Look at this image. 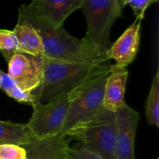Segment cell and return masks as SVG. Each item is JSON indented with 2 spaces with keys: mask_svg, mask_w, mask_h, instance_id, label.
<instances>
[{
  "mask_svg": "<svg viewBox=\"0 0 159 159\" xmlns=\"http://www.w3.org/2000/svg\"><path fill=\"white\" fill-rule=\"evenodd\" d=\"M110 62H64L43 57V80L31 93L34 103H45L76 91L98 76L109 72ZM32 104V105H33Z\"/></svg>",
  "mask_w": 159,
  "mask_h": 159,
  "instance_id": "6da1fadb",
  "label": "cell"
},
{
  "mask_svg": "<svg viewBox=\"0 0 159 159\" xmlns=\"http://www.w3.org/2000/svg\"><path fill=\"white\" fill-rule=\"evenodd\" d=\"M29 22L41 39L43 57L64 62H92L110 61L98 58L85 45L82 39L68 34L63 26H57L30 10L26 5L19 8V16Z\"/></svg>",
  "mask_w": 159,
  "mask_h": 159,
  "instance_id": "7a4b0ae2",
  "label": "cell"
},
{
  "mask_svg": "<svg viewBox=\"0 0 159 159\" xmlns=\"http://www.w3.org/2000/svg\"><path fill=\"white\" fill-rule=\"evenodd\" d=\"M123 9L120 0H82L81 9L87 22L82 40L98 58L109 60L107 51L110 47V32L113 23L122 16Z\"/></svg>",
  "mask_w": 159,
  "mask_h": 159,
  "instance_id": "3957f363",
  "label": "cell"
},
{
  "mask_svg": "<svg viewBox=\"0 0 159 159\" xmlns=\"http://www.w3.org/2000/svg\"><path fill=\"white\" fill-rule=\"evenodd\" d=\"M116 113L102 108L93 119L68 135L78 146L96 153L104 159H114Z\"/></svg>",
  "mask_w": 159,
  "mask_h": 159,
  "instance_id": "277c9868",
  "label": "cell"
},
{
  "mask_svg": "<svg viewBox=\"0 0 159 159\" xmlns=\"http://www.w3.org/2000/svg\"><path fill=\"white\" fill-rule=\"evenodd\" d=\"M108 74L98 76L75 92L61 135L67 137L93 119L103 108L104 88Z\"/></svg>",
  "mask_w": 159,
  "mask_h": 159,
  "instance_id": "5b68a950",
  "label": "cell"
},
{
  "mask_svg": "<svg viewBox=\"0 0 159 159\" xmlns=\"http://www.w3.org/2000/svg\"><path fill=\"white\" fill-rule=\"evenodd\" d=\"M75 92L45 103L33 104V113L26 124L34 138L42 139L61 134Z\"/></svg>",
  "mask_w": 159,
  "mask_h": 159,
  "instance_id": "8992f818",
  "label": "cell"
},
{
  "mask_svg": "<svg viewBox=\"0 0 159 159\" xmlns=\"http://www.w3.org/2000/svg\"><path fill=\"white\" fill-rule=\"evenodd\" d=\"M43 57L17 53L8 62V73L23 91L30 93L43 80Z\"/></svg>",
  "mask_w": 159,
  "mask_h": 159,
  "instance_id": "52a82bcc",
  "label": "cell"
},
{
  "mask_svg": "<svg viewBox=\"0 0 159 159\" xmlns=\"http://www.w3.org/2000/svg\"><path fill=\"white\" fill-rule=\"evenodd\" d=\"M114 159H135L134 141L140 114L126 104L116 112Z\"/></svg>",
  "mask_w": 159,
  "mask_h": 159,
  "instance_id": "ba28073f",
  "label": "cell"
},
{
  "mask_svg": "<svg viewBox=\"0 0 159 159\" xmlns=\"http://www.w3.org/2000/svg\"><path fill=\"white\" fill-rule=\"evenodd\" d=\"M144 18L136 17L135 21L109 48L107 56L114 60L115 65L127 67L136 58L140 48L141 23Z\"/></svg>",
  "mask_w": 159,
  "mask_h": 159,
  "instance_id": "9c48e42d",
  "label": "cell"
},
{
  "mask_svg": "<svg viewBox=\"0 0 159 159\" xmlns=\"http://www.w3.org/2000/svg\"><path fill=\"white\" fill-rule=\"evenodd\" d=\"M82 0H33L26 5L28 9L38 16L57 26H63L64 22L78 9Z\"/></svg>",
  "mask_w": 159,
  "mask_h": 159,
  "instance_id": "30bf717a",
  "label": "cell"
},
{
  "mask_svg": "<svg viewBox=\"0 0 159 159\" xmlns=\"http://www.w3.org/2000/svg\"><path fill=\"white\" fill-rule=\"evenodd\" d=\"M128 76L127 67L110 65L104 88L103 107L106 110L116 113L126 105L124 96Z\"/></svg>",
  "mask_w": 159,
  "mask_h": 159,
  "instance_id": "8fae6325",
  "label": "cell"
},
{
  "mask_svg": "<svg viewBox=\"0 0 159 159\" xmlns=\"http://www.w3.org/2000/svg\"><path fill=\"white\" fill-rule=\"evenodd\" d=\"M69 141V138L63 135L42 139L34 138L23 147L27 159H68L67 148Z\"/></svg>",
  "mask_w": 159,
  "mask_h": 159,
  "instance_id": "7c38bea8",
  "label": "cell"
},
{
  "mask_svg": "<svg viewBox=\"0 0 159 159\" xmlns=\"http://www.w3.org/2000/svg\"><path fill=\"white\" fill-rule=\"evenodd\" d=\"M12 31L20 45V52L33 56L43 57V48L41 39L35 28L26 20L18 17Z\"/></svg>",
  "mask_w": 159,
  "mask_h": 159,
  "instance_id": "4fadbf2b",
  "label": "cell"
},
{
  "mask_svg": "<svg viewBox=\"0 0 159 159\" xmlns=\"http://www.w3.org/2000/svg\"><path fill=\"white\" fill-rule=\"evenodd\" d=\"M26 124L0 120V144H14L23 146L34 138Z\"/></svg>",
  "mask_w": 159,
  "mask_h": 159,
  "instance_id": "5bb4252c",
  "label": "cell"
},
{
  "mask_svg": "<svg viewBox=\"0 0 159 159\" xmlns=\"http://www.w3.org/2000/svg\"><path fill=\"white\" fill-rule=\"evenodd\" d=\"M145 116L150 125L159 127V69L158 67L152 82L145 105Z\"/></svg>",
  "mask_w": 159,
  "mask_h": 159,
  "instance_id": "9a60e30c",
  "label": "cell"
},
{
  "mask_svg": "<svg viewBox=\"0 0 159 159\" xmlns=\"http://www.w3.org/2000/svg\"><path fill=\"white\" fill-rule=\"evenodd\" d=\"M0 75H1L0 89H2L9 97L12 98L18 102L30 103L32 105L34 99L30 93L23 91L7 73L3 72L0 70Z\"/></svg>",
  "mask_w": 159,
  "mask_h": 159,
  "instance_id": "2e32d148",
  "label": "cell"
},
{
  "mask_svg": "<svg viewBox=\"0 0 159 159\" xmlns=\"http://www.w3.org/2000/svg\"><path fill=\"white\" fill-rule=\"evenodd\" d=\"M0 52L7 63L12 56L20 53L18 40L12 30L0 29Z\"/></svg>",
  "mask_w": 159,
  "mask_h": 159,
  "instance_id": "e0dca14e",
  "label": "cell"
},
{
  "mask_svg": "<svg viewBox=\"0 0 159 159\" xmlns=\"http://www.w3.org/2000/svg\"><path fill=\"white\" fill-rule=\"evenodd\" d=\"M0 159H27L26 152L18 144H0Z\"/></svg>",
  "mask_w": 159,
  "mask_h": 159,
  "instance_id": "ac0fdd59",
  "label": "cell"
},
{
  "mask_svg": "<svg viewBox=\"0 0 159 159\" xmlns=\"http://www.w3.org/2000/svg\"><path fill=\"white\" fill-rule=\"evenodd\" d=\"M122 7L129 5L133 9L134 14L136 17L144 18L145 11L153 3L157 2L158 0H120Z\"/></svg>",
  "mask_w": 159,
  "mask_h": 159,
  "instance_id": "d6986e66",
  "label": "cell"
},
{
  "mask_svg": "<svg viewBox=\"0 0 159 159\" xmlns=\"http://www.w3.org/2000/svg\"><path fill=\"white\" fill-rule=\"evenodd\" d=\"M67 155L68 159H104L97 154L78 145L75 147L68 146L67 148Z\"/></svg>",
  "mask_w": 159,
  "mask_h": 159,
  "instance_id": "ffe728a7",
  "label": "cell"
},
{
  "mask_svg": "<svg viewBox=\"0 0 159 159\" xmlns=\"http://www.w3.org/2000/svg\"><path fill=\"white\" fill-rule=\"evenodd\" d=\"M0 84H1V75H0Z\"/></svg>",
  "mask_w": 159,
  "mask_h": 159,
  "instance_id": "44dd1931",
  "label": "cell"
},
{
  "mask_svg": "<svg viewBox=\"0 0 159 159\" xmlns=\"http://www.w3.org/2000/svg\"><path fill=\"white\" fill-rule=\"evenodd\" d=\"M157 159H159V158H157Z\"/></svg>",
  "mask_w": 159,
  "mask_h": 159,
  "instance_id": "7402d4cb",
  "label": "cell"
}]
</instances>
